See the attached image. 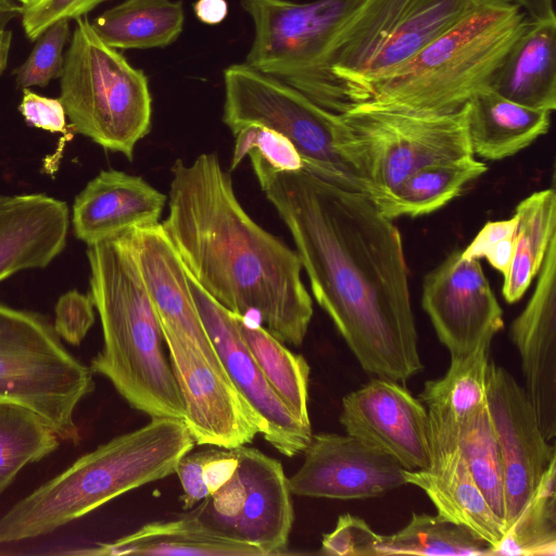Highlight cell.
Segmentation results:
<instances>
[{
	"label": "cell",
	"instance_id": "obj_17",
	"mask_svg": "<svg viewBox=\"0 0 556 556\" xmlns=\"http://www.w3.org/2000/svg\"><path fill=\"white\" fill-rule=\"evenodd\" d=\"M186 274L226 374L265 424L263 438L287 457L302 453L312 439V427L296 419L271 388L243 342L235 315L207 294L187 269Z\"/></svg>",
	"mask_w": 556,
	"mask_h": 556
},
{
	"label": "cell",
	"instance_id": "obj_44",
	"mask_svg": "<svg viewBox=\"0 0 556 556\" xmlns=\"http://www.w3.org/2000/svg\"><path fill=\"white\" fill-rule=\"evenodd\" d=\"M239 464L235 448L210 447L203 464V478L208 495L223 486L235 473Z\"/></svg>",
	"mask_w": 556,
	"mask_h": 556
},
{
	"label": "cell",
	"instance_id": "obj_1",
	"mask_svg": "<svg viewBox=\"0 0 556 556\" xmlns=\"http://www.w3.org/2000/svg\"><path fill=\"white\" fill-rule=\"evenodd\" d=\"M266 199L291 233L313 295L368 374L404 382L424 365L402 236L366 194L250 151Z\"/></svg>",
	"mask_w": 556,
	"mask_h": 556
},
{
	"label": "cell",
	"instance_id": "obj_30",
	"mask_svg": "<svg viewBox=\"0 0 556 556\" xmlns=\"http://www.w3.org/2000/svg\"><path fill=\"white\" fill-rule=\"evenodd\" d=\"M518 226L510 267L502 293L509 304L518 302L538 275L551 241L556 237L554 189L533 192L515 208Z\"/></svg>",
	"mask_w": 556,
	"mask_h": 556
},
{
	"label": "cell",
	"instance_id": "obj_36",
	"mask_svg": "<svg viewBox=\"0 0 556 556\" xmlns=\"http://www.w3.org/2000/svg\"><path fill=\"white\" fill-rule=\"evenodd\" d=\"M68 39L70 21L62 20L47 28L36 39L28 58L14 70L16 88L47 87L52 79L60 78Z\"/></svg>",
	"mask_w": 556,
	"mask_h": 556
},
{
	"label": "cell",
	"instance_id": "obj_42",
	"mask_svg": "<svg viewBox=\"0 0 556 556\" xmlns=\"http://www.w3.org/2000/svg\"><path fill=\"white\" fill-rule=\"evenodd\" d=\"M94 323V305L89 294L71 290L55 305L54 329L67 342L78 345Z\"/></svg>",
	"mask_w": 556,
	"mask_h": 556
},
{
	"label": "cell",
	"instance_id": "obj_38",
	"mask_svg": "<svg viewBox=\"0 0 556 556\" xmlns=\"http://www.w3.org/2000/svg\"><path fill=\"white\" fill-rule=\"evenodd\" d=\"M518 217L488 222L476 235L469 245L462 250L466 257L486 258L489 264L505 276L510 267Z\"/></svg>",
	"mask_w": 556,
	"mask_h": 556
},
{
	"label": "cell",
	"instance_id": "obj_26",
	"mask_svg": "<svg viewBox=\"0 0 556 556\" xmlns=\"http://www.w3.org/2000/svg\"><path fill=\"white\" fill-rule=\"evenodd\" d=\"M76 554L265 556L260 548L213 530L189 513L178 519L146 523L114 542Z\"/></svg>",
	"mask_w": 556,
	"mask_h": 556
},
{
	"label": "cell",
	"instance_id": "obj_34",
	"mask_svg": "<svg viewBox=\"0 0 556 556\" xmlns=\"http://www.w3.org/2000/svg\"><path fill=\"white\" fill-rule=\"evenodd\" d=\"M429 425L455 438L473 480L504 525V467L488 404L454 429Z\"/></svg>",
	"mask_w": 556,
	"mask_h": 556
},
{
	"label": "cell",
	"instance_id": "obj_39",
	"mask_svg": "<svg viewBox=\"0 0 556 556\" xmlns=\"http://www.w3.org/2000/svg\"><path fill=\"white\" fill-rule=\"evenodd\" d=\"M381 534L359 517L345 514L334 529L323 535L319 554L328 556H377Z\"/></svg>",
	"mask_w": 556,
	"mask_h": 556
},
{
	"label": "cell",
	"instance_id": "obj_27",
	"mask_svg": "<svg viewBox=\"0 0 556 556\" xmlns=\"http://www.w3.org/2000/svg\"><path fill=\"white\" fill-rule=\"evenodd\" d=\"M488 166L473 155L424 166L392 192L372 201L386 217H418L438 211L460 195L470 181L479 178Z\"/></svg>",
	"mask_w": 556,
	"mask_h": 556
},
{
	"label": "cell",
	"instance_id": "obj_2",
	"mask_svg": "<svg viewBox=\"0 0 556 556\" xmlns=\"http://www.w3.org/2000/svg\"><path fill=\"white\" fill-rule=\"evenodd\" d=\"M170 169L161 225L185 268L226 309L255 314L275 338L300 346L313 302L296 251L245 212L216 153L178 159Z\"/></svg>",
	"mask_w": 556,
	"mask_h": 556
},
{
	"label": "cell",
	"instance_id": "obj_20",
	"mask_svg": "<svg viewBox=\"0 0 556 556\" xmlns=\"http://www.w3.org/2000/svg\"><path fill=\"white\" fill-rule=\"evenodd\" d=\"M126 236L162 330L190 340L212 366L226 374L195 305L186 268L161 223L134 228Z\"/></svg>",
	"mask_w": 556,
	"mask_h": 556
},
{
	"label": "cell",
	"instance_id": "obj_48",
	"mask_svg": "<svg viewBox=\"0 0 556 556\" xmlns=\"http://www.w3.org/2000/svg\"><path fill=\"white\" fill-rule=\"evenodd\" d=\"M22 13V5L14 0H0V16L12 20Z\"/></svg>",
	"mask_w": 556,
	"mask_h": 556
},
{
	"label": "cell",
	"instance_id": "obj_45",
	"mask_svg": "<svg viewBox=\"0 0 556 556\" xmlns=\"http://www.w3.org/2000/svg\"><path fill=\"white\" fill-rule=\"evenodd\" d=\"M193 11L198 20L207 25L222 23L228 14L226 0H198L193 4Z\"/></svg>",
	"mask_w": 556,
	"mask_h": 556
},
{
	"label": "cell",
	"instance_id": "obj_43",
	"mask_svg": "<svg viewBox=\"0 0 556 556\" xmlns=\"http://www.w3.org/2000/svg\"><path fill=\"white\" fill-rule=\"evenodd\" d=\"M208 448L188 452L178 462L175 473H177L182 495L180 501L184 509H191L208 496V490L203 478V464L207 457Z\"/></svg>",
	"mask_w": 556,
	"mask_h": 556
},
{
	"label": "cell",
	"instance_id": "obj_25",
	"mask_svg": "<svg viewBox=\"0 0 556 556\" xmlns=\"http://www.w3.org/2000/svg\"><path fill=\"white\" fill-rule=\"evenodd\" d=\"M464 111L472 154L491 161L515 155L551 126V111L519 104L492 89L475 94Z\"/></svg>",
	"mask_w": 556,
	"mask_h": 556
},
{
	"label": "cell",
	"instance_id": "obj_4",
	"mask_svg": "<svg viewBox=\"0 0 556 556\" xmlns=\"http://www.w3.org/2000/svg\"><path fill=\"white\" fill-rule=\"evenodd\" d=\"M184 419L153 417L84 454L0 517V545L35 539L175 473L194 446Z\"/></svg>",
	"mask_w": 556,
	"mask_h": 556
},
{
	"label": "cell",
	"instance_id": "obj_16",
	"mask_svg": "<svg viewBox=\"0 0 556 556\" xmlns=\"http://www.w3.org/2000/svg\"><path fill=\"white\" fill-rule=\"evenodd\" d=\"M339 420L346 433L393 458L404 469L430 465L429 416L400 382L375 377L342 399Z\"/></svg>",
	"mask_w": 556,
	"mask_h": 556
},
{
	"label": "cell",
	"instance_id": "obj_19",
	"mask_svg": "<svg viewBox=\"0 0 556 556\" xmlns=\"http://www.w3.org/2000/svg\"><path fill=\"white\" fill-rule=\"evenodd\" d=\"M538 274L534 290L509 333L520 355L525 391L549 441L556 435V237Z\"/></svg>",
	"mask_w": 556,
	"mask_h": 556
},
{
	"label": "cell",
	"instance_id": "obj_35",
	"mask_svg": "<svg viewBox=\"0 0 556 556\" xmlns=\"http://www.w3.org/2000/svg\"><path fill=\"white\" fill-rule=\"evenodd\" d=\"M59 441L53 429L36 413L0 401V493L24 467L53 453Z\"/></svg>",
	"mask_w": 556,
	"mask_h": 556
},
{
	"label": "cell",
	"instance_id": "obj_12",
	"mask_svg": "<svg viewBox=\"0 0 556 556\" xmlns=\"http://www.w3.org/2000/svg\"><path fill=\"white\" fill-rule=\"evenodd\" d=\"M239 464L232 477L191 508L213 530L280 555L288 547L294 513L289 479L281 463L254 447H236Z\"/></svg>",
	"mask_w": 556,
	"mask_h": 556
},
{
	"label": "cell",
	"instance_id": "obj_22",
	"mask_svg": "<svg viewBox=\"0 0 556 556\" xmlns=\"http://www.w3.org/2000/svg\"><path fill=\"white\" fill-rule=\"evenodd\" d=\"M429 438L430 465L403 469L406 483L426 493L437 515L468 528L493 548L504 535V525L473 480L455 438L430 427Z\"/></svg>",
	"mask_w": 556,
	"mask_h": 556
},
{
	"label": "cell",
	"instance_id": "obj_47",
	"mask_svg": "<svg viewBox=\"0 0 556 556\" xmlns=\"http://www.w3.org/2000/svg\"><path fill=\"white\" fill-rule=\"evenodd\" d=\"M9 22L10 20L0 16V75L8 65L12 42V31L5 28Z\"/></svg>",
	"mask_w": 556,
	"mask_h": 556
},
{
	"label": "cell",
	"instance_id": "obj_13",
	"mask_svg": "<svg viewBox=\"0 0 556 556\" xmlns=\"http://www.w3.org/2000/svg\"><path fill=\"white\" fill-rule=\"evenodd\" d=\"M185 406V425L198 445L236 448L266 427L230 378L187 338L162 330Z\"/></svg>",
	"mask_w": 556,
	"mask_h": 556
},
{
	"label": "cell",
	"instance_id": "obj_24",
	"mask_svg": "<svg viewBox=\"0 0 556 556\" xmlns=\"http://www.w3.org/2000/svg\"><path fill=\"white\" fill-rule=\"evenodd\" d=\"M491 89L519 104L556 109V15L529 18L500 66Z\"/></svg>",
	"mask_w": 556,
	"mask_h": 556
},
{
	"label": "cell",
	"instance_id": "obj_46",
	"mask_svg": "<svg viewBox=\"0 0 556 556\" xmlns=\"http://www.w3.org/2000/svg\"><path fill=\"white\" fill-rule=\"evenodd\" d=\"M520 8L529 18L543 20L555 16V0H505Z\"/></svg>",
	"mask_w": 556,
	"mask_h": 556
},
{
	"label": "cell",
	"instance_id": "obj_11",
	"mask_svg": "<svg viewBox=\"0 0 556 556\" xmlns=\"http://www.w3.org/2000/svg\"><path fill=\"white\" fill-rule=\"evenodd\" d=\"M358 0H241L254 24L245 64L302 92L321 108L345 111L325 75L337 30Z\"/></svg>",
	"mask_w": 556,
	"mask_h": 556
},
{
	"label": "cell",
	"instance_id": "obj_6",
	"mask_svg": "<svg viewBox=\"0 0 556 556\" xmlns=\"http://www.w3.org/2000/svg\"><path fill=\"white\" fill-rule=\"evenodd\" d=\"M488 1L358 0L325 60L333 93L346 111L365 103L377 84Z\"/></svg>",
	"mask_w": 556,
	"mask_h": 556
},
{
	"label": "cell",
	"instance_id": "obj_23",
	"mask_svg": "<svg viewBox=\"0 0 556 556\" xmlns=\"http://www.w3.org/2000/svg\"><path fill=\"white\" fill-rule=\"evenodd\" d=\"M70 210L43 193L0 195V282L47 267L66 245Z\"/></svg>",
	"mask_w": 556,
	"mask_h": 556
},
{
	"label": "cell",
	"instance_id": "obj_41",
	"mask_svg": "<svg viewBox=\"0 0 556 556\" xmlns=\"http://www.w3.org/2000/svg\"><path fill=\"white\" fill-rule=\"evenodd\" d=\"M22 101L18 111L25 122L33 127L40 128L52 134H62L60 147L54 157H60V152L66 141H70L74 131L66 123V113L60 99L40 96L29 88L23 89Z\"/></svg>",
	"mask_w": 556,
	"mask_h": 556
},
{
	"label": "cell",
	"instance_id": "obj_33",
	"mask_svg": "<svg viewBox=\"0 0 556 556\" xmlns=\"http://www.w3.org/2000/svg\"><path fill=\"white\" fill-rule=\"evenodd\" d=\"M556 457L551 460L538 486L521 508L493 556L556 555Z\"/></svg>",
	"mask_w": 556,
	"mask_h": 556
},
{
	"label": "cell",
	"instance_id": "obj_10",
	"mask_svg": "<svg viewBox=\"0 0 556 556\" xmlns=\"http://www.w3.org/2000/svg\"><path fill=\"white\" fill-rule=\"evenodd\" d=\"M344 154L375 201L417 169L473 155L464 108L448 114H414L363 104L340 114Z\"/></svg>",
	"mask_w": 556,
	"mask_h": 556
},
{
	"label": "cell",
	"instance_id": "obj_18",
	"mask_svg": "<svg viewBox=\"0 0 556 556\" xmlns=\"http://www.w3.org/2000/svg\"><path fill=\"white\" fill-rule=\"evenodd\" d=\"M301 467L289 479L298 496L357 500L379 496L406 483L403 467L350 434H313Z\"/></svg>",
	"mask_w": 556,
	"mask_h": 556
},
{
	"label": "cell",
	"instance_id": "obj_3",
	"mask_svg": "<svg viewBox=\"0 0 556 556\" xmlns=\"http://www.w3.org/2000/svg\"><path fill=\"white\" fill-rule=\"evenodd\" d=\"M89 295L103 336L91 359L136 410L184 419V401L164 346L161 324L126 232L88 245Z\"/></svg>",
	"mask_w": 556,
	"mask_h": 556
},
{
	"label": "cell",
	"instance_id": "obj_9",
	"mask_svg": "<svg viewBox=\"0 0 556 556\" xmlns=\"http://www.w3.org/2000/svg\"><path fill=\"white\" fill-rule=\"evenodd\" d=\"M223 122L232 135L258 124L287 137L304 168L338 187L370 195L367 184L344 154L346 127L332 113L293 87L243 64L224 71Z\"/></svg>",
	"mask_w": 556,
	"mask_h": 556
},
{
	"label": "cell",
	"instance_id": "obj_32",
	"mask_svg": "<svg viewBox=\"0 0 556 556\" xmlns=\"http://www.w3.org/2000/svg\"><path fill=\"white\" fill-rule=\"evenodd\" d=\"M391 555L493 556V551L464 526L439 515L413 513L404 528L380 536L377 556Z\"/></svg>",
	"mask_w": 556,
	"mask_h": 556
},
{
	"label": "cell",
	"instance_id": "obj_5",
	"mask_svg": "<svg viewBox=\"0 0 556 556\" xmlns=\"http://www.w3.org/2000/svg\"><path fill=\"white\" fill-rule=\"evenodd\" d=\"M529 17L505 0H490L377 84L363 105L414 114L462 110L493 79Z\"/></svg>",
	"mask_w": 556,
	"mask_h": 556
},
{
	"label": "cell",
	"instance_id": "obj_7",
	"mask_svg": "<svg viewBox=\"0 0 556 556\" xmlns=\"http://www.w3.org/2000/svg\"><path fill=\"white\" fill-rule=\"evenodd\" d=\"M64 53L60 101L74 134L129 161L151 129L152 96L142 70L103 42L79 17Z\"/></svg>",
	"mask_w": 556,
	"mask_h": 556
},
{
	"label": "cell",
	"instance_id": "obj_49",
	"mask_svg": "<svg viewBox=\"0 0 556 556\" xmlns=\"http://www.w3.org/2000/svg\"><path fill=\"white\" fill-rule=\"evenodd\" d=\"M14 1H17L22 7H25V5L33 3L36 0H14Z\"/></svg>",
	"mask_w": 556,
	"mask_h": 556
},
{
	"label": "cell",
	"instance_id": "obj_37",
	"mask_svg": "<svg viewBox=\"0 0 556 556\" xmlns=\"http://www.w3.org/2000/svg\"><path fill=\"white\" fill-rule=\"evenodd\" d=\"M233 136L236 140L230 170L236 169L250 151L257 152L276 170L298 172L304 168L295 147L287 137L274 129L249 124Z\"/></svg>",
	"mask_w": 556,
	"mask_h": 556
},
{
	"label": "cell",
	"instance_id": "obj_8",
	"mask_svg": "<svg viewBox=\"0 0 556 556\" xmlns=\"http://www.w3.org/2000/svg\"><path fill=\"white\" fill-rule=\"evenodd\" d=\"M93 390L90 366L64 346L46 316L0 302V401L29 408L76 445L75 412Z\"/></svg>",
	"mask_w": 556,
	"mask_h": 556
},
{
	"label": "cell",
	"instance_id": "obj_28",
	"mask_svg": "<svg viewBox=\"0 0 556 556\" xmlns=\"http://www.w3.org/2000/svg\"><path fill=\"white\" fill-rule=\"evenodd\" d=\"M492 339L485 337L469 353L451 357L445 375L425 383L419 400L426 404L430 421L454 429L486 404V374Z\"/></svg>",
	"mask_w": 556,
	"mask_h": 556
},
{
	"label": "cell",
	"instance_id": "obj_40",
	"mask_svg": "<svg viewBox=\"0 0 556 556\" xmlns=\"http://www.w3.org/2000/svg\"><path fill=\"white\" fill-rule=\"evenodd\" d=\"M108 0H36L22 7V26L30 40H36L47 28L62 20L85 16Z\"/></svg>",
	"mask_w": 556,
	"mask_h": 556
},
{
	"label": "cell",
	"instance_id": "obj_21",
	"mask_svg": "<svg viewBox=\"0 0 556 556\" xmlns=\"http://www.w3.org/2000/svg\"><path fill=\"white\" fill-rule=\"evenodd\" d=\"M166 201L164 193L140 176L101 170L74 200V235L92 245L134 228L156 225Z\"/></svg>",
	"mask_w": 556,
	"mask_h": 556
},
{
	"label": "cell",
	"instance_id": "obj_15",
	"mask_svg": "<svg viewBox=\"0 0 556 556\" xmlns=\"http://www.w3.org/2000/svg\"><path fill=\"white\" fill-rule=\"evenodd\" d=\"M486 404L504 467L506 530L531 497L556 452L541 432L525 388L494 363L488 366Z\"/></svg>",
	"mask_w": 556,
	"mask_h": 556
},
{
	"label": "cell",
	"instance_id": "obj_29",
	"mask_svg": "<svg viewBox=\"0 0 556 556\" xmlns=\"http://www.w3.org/2000/svg\"><path fill=\"white\" fill-rule=\"evenodd\" d=\"M181 1L124 0L94 18L91 27L114 49H150L172 45L181 34Z\"/></svg>",
	"mask_w": 556,
	"mask_h": 556
},
{
	"label": "cell",
	"instance_id": "obj_14",
	"mask_svg": "<svg viewBox=\"0 0 556 556\" xmlns=\"http://www.w3.org/2000/svg\"><path fill=\"white\" fill-rule=\"evenodd\" d=\"M421 305L451 357L472 351L504 326L503 311L479 260L455 250L429 271Z\"/></svg>",
	"mask_w": 556,
	"mask_h": 556
},
{
	"label": "cell",
	"instance_id": "obj_31",
	"mask_svg": "<svg viewBox=\"0 0 556 556\" xmlns=\"http://www.w3.org/2000/svg\"><path fill=\"white\" fill-rule=\"evenodd\" d=\"M233 315L243 342L271 388L296 419L311 426L307 406L309 365L306 359L287 349L261 325Z\"/></svg>",
	"mask_w": 556,
	"mask_h": 556
}]
</instances>
